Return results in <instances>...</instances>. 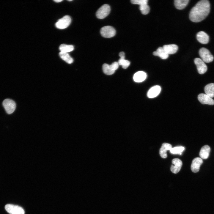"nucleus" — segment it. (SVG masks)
Listing matches in <instances>:
<instances>
[{
  "label": "nucleus",
  "mask_w": 214,
  "mask_h": 214,
  "mask_svg": "<svg viewBox=\"0 0 214 214\" xmlns=\"http://www.w3.org/2000/svg\"><path fill=\"white\" fill-rule=\"evenodd\" d=\"M153 54L154 56H159L163 59H166L169 57V54L162 47H159L156 51L153 52Z\"/></svg>",
  "instance_id": "17"
},
{
  "label": "nucleus",
  "mask_w": 214,
  "mask_h": 214,
  "mask_svg": "<svg viewBox=\"0 0 214 214\" xmlns=\"http://www.w3.org/2000/svg\"><path fill=\"white\" fill-rule=\"evenodd\" d=\"M199 54L202 60L204 62L209 63L213 60V56L209 50L205 48H201L199 50Z\"/></svg>",
  "instance_id": "2"
},
{
  "label": "nucleus",
  "mask_w": 214,
  "mask_h": 214,
  "mask_svg": "<svg viewBox=\"0 0 214 214\" xmlns=\"http://www.w3.org/2000/svg\"><path fill=\"white\" fill-rule=\"evenodd\" d=\"M71 18L69 15H65L62 18L59 19L55 24L56 27L58 29H62L67 28L70 24Z\"/></svg>",
  "instance_id": "7"
},
{
  "label": "nucleus",
  "mask_w": 214,
  "mask_h": 214,
  "mask_svg": "<svg viewBox=\"0 0 214 214\" xmlns=\"http://www.w3.org/2000/svg\"><path fill=\"white\" fill-rule=\"evenodd\" d=\"M6 211L10 214H24L23 209L21 207L17 205L8 204L5 207Z\"/></svg>",
  "instance_id": "4"
},
{
  "label": "nucleus",
  "mask_w": 214,
  "mask_h": 214,
  "mask_svg": "<svg viewBox=\"0 0 214 214\" xmlns=\"http://www.w3.org/2000/svg\"><path fill=\"white\" fill-rule=\"evenodd\" d=\"M119 66V64L118 62H114L110 65L112 70L114 71L118 68Z\"/></svg>",
  "instance_id": "28"
},
{
  "label": "nucleus",
  "mask_w": 214,
  "mask_h": 214,
  "mask_svg": "<svg viewBox=\"0 0 214 214\" xmlns=\"http://www.w3.org/2000/svg\"><path fill=\"white\" fill-rule=\"evenodd\" d=\"M102 36L105 38H111L114 36L116 33V30L113 27L108 26H104L100 29Z\"/></svg>",
  "instance_id": "6"
},
{
  "label": "nucleus",
  "mask_w": 214,
  "mask_h": 214,
  "mask_svg": "<svg viewBox=\"0 0 214 214\" xmlns=\"http://www.w3.org/2000/svg\"><path fill=\"white\" fill-rule=\"evenodd\" d=\"M62 0H54V1H55L56 2H59L62 1Z\"/></svg>",
  "instance_id": "30"
},
{
  "label": "nucleus",
  "mask_w": 214,
  "mask_h": 214,
  "mask_svg": "<svg viewBox=\"0 0 214 214\" xmlns=\"http://www.w3.org/2000/svg\"><path fill=\"white\" fill-rule=\"evenodd\" d=\"M119 56L121 57L125 56V54L123 52H121L119 54Z\"/></svg>",
  "instance_id": "29"
},
{
  "label": "nucleus",
  "mask_w": 214,
  "mask_h": 214,
  "mask_svg": "<svg viewBox=\"0 0 214 214\" xmlns=\"http://www.w3.org/2000/svg\"><path fill=\"white\" fill-rule=\"evenodd\" d=\"M194 62L196 66L199 73H204L207 70V67L204 62L201 59L197 58L194 60Z\"/></svg>",
  "instance_id": "8"
},
{
  "label": "nucleus",
  "mask_w": 214,
  "mask_h": 214,
  "mask_svg": "<svg viewBox=\"0 0 214 214\" xmlns=\"http://www.w3.org/2000/svg\"><path fill=\"white\" fill-rule=\"evenodd\" d=\"M203 163L202 158L197 157L193 159L191 166V169L194 173H196L199 171L200 169V166Z\"/></svg>",
  "instance_id": "11"
},
{
  "label": "nucleus",
  "mask_w": 214,
  "mask_h": 214,
  "mask_svg": "<svg viewBox=\"0 0 214 214\" xmlns=\"http://www.w3.org/2000/svg\"><path fill=\"white\" fill-rule=\"evenodd\" d=\"M59 49L61 51L68 53L73 51L74 49L73 45L62 44L59 46Z\"/></svg>",
  "instance_id": "22"
},
{
  "label": "nucleus",
  "mask_w": 214,
  "mask_h": 214,
  "mask_svg": "<svg viewBox=\"0 0 214 214\" xmlns=\"http://www.w3.org/2000/svg\"><path fill=\"white\" fill-rule=\"evenodd\" d=\"M102 68L103 73L106 75H111L115 72V71L112 70L111 68L110 65L107 64H103Z\"/></svg>",
  "instance_id": "24"
},
{
  "label": "nucleus",
  "mask_w": 214,
  "mask_h": 214,
  "mask_svg": "<svg viewBox=\"0 0 214 214\" xmlns=\"http://www.w3.org/2000/svg\"><path fill=\"white\" fill-rule=\"evenodd\" d=\"M110 10L109 5L108 4H104L97 10L96 12V17L100 19L104 18L109 14Z\"/></svg>",
  "instance_id": "3"
},
{
  "label": "nucleus",
  "mask_w": 214,
  "mask_h": 214,
  "mask_svg": "<svg viewBox=\"0 0 214 214\" xmlns=\"http://www.w3.org/2000/svg\"><path fill=\"white\" fill-rule=\"evenodd\" d=\"M161 90L160 87L158 85H155L151 87L147 93L148 97L150 98L156 97L160 94Z\"/></svg>",
  "instance_id": "12"
},
{
  "label": "nucleus",
  "mask_w": 214,
  "mask_h": 214,
  "mask_svg": "<svg viewBox=\"0 0 214 214\" xmlns=\"http://www.w3.org/2000/svg\"><path fill=\"white\" fill-rule=\"evenodd\" d=\"M59 56L62 59L69 64L72 63L73 59L70 56L68 53L61 51L59 53Z\"/></svg>",
  "instance_id": "21"
},
{
  "label": "nucleus",
  "mask_w": 214,
  "mask_h": 214,
  "mask_svg": "<svg viewBox=\"0 0 214 214\" xmlns=\"http://www.w3.org/2000/svg\"><path fill=\"white\" fill-rule=\"evenodd\" d=\"M184 147H177L171 148L170 151L172 154H180L184 150Z\"/></svg>",
  "instance_id": "26"
},
{
  "label": "nucleus",
  "mask_w": 214,
  "mask_h": 214,
  "mask_svg": "<svg viewBox=\"0 0 214 214\" xmlns=\"http://www.w3.org/2000/svg\"><path fill=\"white\" fill-rule=\"evenodd\" d=\"M210 4L209 1L202 0L198 2L191 9L189 15L190 20L198 22L204 19L210 12Z\"/></svg>",
  "instance_id": "1"
},
{
  "label": "nucleus",
  "mask_w": 214,
  "mask_h": 214,
  "mask_svg": "<svg viewBox=\"0 0 214 214\" xmlns=\"http://www.w3.org/2000/svg\"><path fill=\"white\" fill-rule=\"evenodd\" d=\"M72 1V0H68V1Z\"/></svg>",
  "instance_id": "31"
},
{
  "label": "nucleus",
  "mask_w": 214,
  "mask_h": 214,
  "mask_svg": "<svg viewBox=\"0 0 214 214\" xmlns=\"http://www.w3.org/2000/svg\"><path fill=\"white\" fill-rule=\"evenodd\" d=\"M125 56L121 57L118 62L119 65H122L123 68L125 69L129 66L130 62L129 61L125 59Z\"/></svg>",
  "instance_id": "23"
},
{
  "label": "nucleus",
  "mask_w": 214,
  "mask_h": 214,
  "mask_svg": "<svg viewBox=\"0 0 214 214\" xmlns=\"http://www.w3.org/2000/svg\"><path fill=\"white\" fill-rule=\"evenodd\" d=\"M189 1V0H175L174 1V4L177 9L182 10L186 7Z\"/></svg>",
  "instance_id": "20"
},
{
  "label": "nucleus",
  "mask_w": 214,
  "mask_h": 214,
  "mask_svg": "<svg viewBox=\"0 0 214 214\" xmlns=\"http://www.w3.org/2000/svg\"><path fill=\"white\" fill-rule=\"evenodd\" d=\"M3 105L6 112L8 114H11L13 112L16 107L15 102L9 99L4 100L3 102Z\"/></svg>",
  "instance_id": "5"
},
{
  "label": "nucleus",
  "mask_w": 214,
  "mask_h": 214,
  "mask_svg": "<svg viewBox=\"0 0 214 214\" xmlns=\"http://www.w3.org/2000/svg\"><path fill=\"white\" fill-rule=\"evenodd\" d=\"M198 98L199 102L202 104L210 105L214 104V100L205 94H200L198 95Z\"/></svg>",
  "instance_id": "10"
},
{
  "label": "nucleus",
  "mask_w": 214,
  "mask_h": 214,
  "mask_svg": "<svg viewBox=\"0 0 214 214\" xmlns=\"http://www.w3.org/2000/svg\"><path fill=\"white\" fill-rule=\"evenodd\" d=\"M147 74L145 72L143 71H139L134 74L133 79L136 82H141L145 80Z\"/></svg>",
  "instance_id": "15"
},
{
  "label": "nucleus",
  "mask_w": 214,
  "mask_h": 214,
  "mask_svg": "<svg viewBox=\"0 0 214 214\" xmlns=\"http://www.w3.org/2000/svg\"><path fill=\"white\" fill-rule=\"evenodd\" d=\"M163 47L169 55L175 53L178 49V46L175 44L165 45Z\"/></svg>",
  "instance_id": "16"
},
{
  "label": "nucleus",
  "mask_w": 214,
  "mask_h": 214,
  "mask_svg": "<svg viewBox=\"0 0 214 214\" xmlns=\"http://www.w3.org/2000/svg\"><path fill=\"white\" fill-rule=\"evenodd\" d=\"M172 146L171 144L166 143H163L159 150V154L161 157L163 158H166L167 151L170 150Z\"/></svg>",
  "instance_id": "14"
},
{
  "label": "nucleus",
  "mask_w": 214,
  "mask_h": 214,
  "mask_svg": "<svg viewBox=\"0 0 214 214\" xmlns=\"http://www.w3.org/2000/svg\"><path fill=\"white\" fill-rule=\"evenodd\" d=\"M197 40L203 44L207 43L209 41V37L208 35L203 31H200L196 34Z\"/></svg>",
  "instance_id": "13"
},
{
  "label": "nucleus",
  "mask_w": 214,
  "mask_h": 214,
  "mask_svg": "<svg viewBox=\"0 0 214 214\" xmlns=\"http://www.w3.org/2000/svg\"><path fill=\"white\" fill-rule=\"evenodd\" d=\"M172 164L170 168L171 171L174 174L177 173L180 170L182 166V161L178 158H174L172 160Z\"/></svg>",
  "instance_id": "9"
},
{
  "label": "nucleus",
  "mask_w": 214,
  "mask_h": 214,
  "mask_svg": "<svg viewBox=\"0 0 214 214\" xmlns=\"http://www.w3.org/2000/svg\"><path fill=\"white\" fill-rule=\"evenodd\" d=\"M130 1L133 4H138L139 5L148 4L147 0H132Z\"/></svg>",
  "instance_id": "27"
},
{
  "label": "nucleus",
  "mask_w": 214,
  "mask_h": 214,
  "mask_svg": "<svg viewBox=\"0 0 214 214\" xmlns=\"http://www.w3.org/2000/svg\"><path fill=\"white\" fill-rule=\"evenodd\" d=\"M205 94L211 97H214V83H211L207 84L204 87Z\"/></svg>",
  "instance_id": "19"
},
{
  "label": "nucleus",
  "mask_w": 214,
  "mask_h": 214,
  "mask_svg": "<svg viewBox=\"0 0 214 214\" xmlns=\"http://www.w3.org/2000/svg\"><path fill=\"white\" fill-rule=\"evenodd\" d=\"M210 148L208 145H205L202 147L199 152V156L201 158L206 159L209 157Z\"/></svg>",
  "instance_id": "18"
},
{
  "label": "nucleus",
  "mask_w": 214,
  "mask_h": 214,
  "mask_svg": "<svg viewBox=\"0 0 214 214\" xmlns=\"http://www.w3.org/2000/svg\"><path fill=\"white\" fill-rule=\"evenodd\" d=\"M139 8L142 14L144 15L147 14L150 12V7L147 4H144L139 5Z\"/></svg>",
  "instance_id": "25"
}]
</instances>
